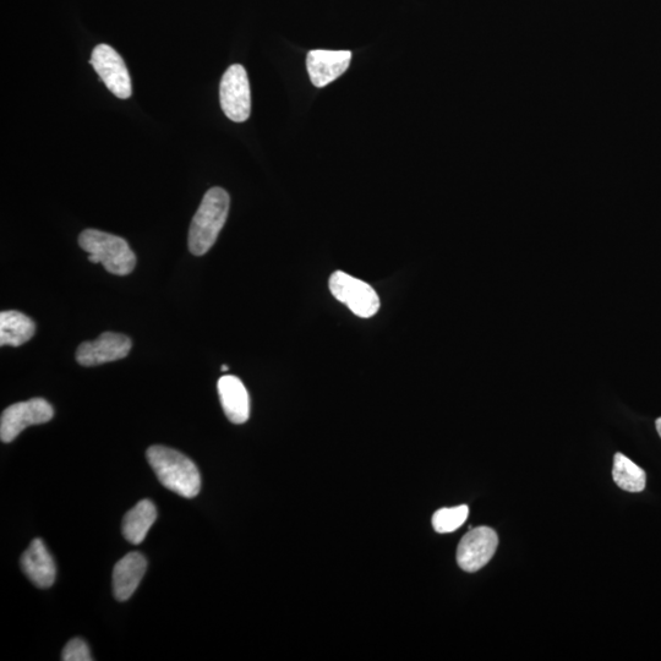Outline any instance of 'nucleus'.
<instances>
[{"instance_id":"1","label":"nucleus","mask_w":661,"mask_h":661,"mask_svg":"<svg viewBox=\"0 0 661 661\" xmlns=\"http://www.w3.org/2000/svg\"><path fill=\"white\" fill-rule=\"evenodd\" d=\"M152 471L160 483L185 499H193L201 490L198 467L183 453L165 446H152L146 452Z\"/></svg>"},{"instance_id":"2","label":"nucleus","mask_w":661,"mask_h":661,"mask_svg":"<svg viewBox=\"0 0 661 661\" xmlns=\"http://www.w3.org/2000/svg\"><path fill=\"white\" fill-rule=\"evenodd\" d=\"M231 198L225 189L212 188L204 196L189 229V250L195 256L207 253L227 221Z\"/></svg>"},{"instance_id":"3","label":"nucleus","mask_w":661,"mask_h":661,"mask_svg":"<svg viewBox=\"0 0 661 661\" xmlns=\"http://www.w3.org/2000/svg\"><path fill=\"white\" fill-rule=\"evenodd\" d=\"M79 245L87 254L97 256L100 264L113 275L127 276L135 269L134 251L130 249L127 240L114 234L86 229L80 234Z\"/></svg>"},{"instance_id":"4","label":"nucleus","mask_w":661,"mask_h":661,"mask_svg":"<svg viewBox=\"0 0 661 661\" xmlns=\"http://www.w3.org/2000/svg\"><path fill=\"white\" fill-rule=\"evenodd\" d=\"M330 291L338 302L347 305L354 315L362 319L373 318L380 309V298L370 284L348 273L336 271L330 278Z\"/></svg>"},{"instance_id":"5","label":"nucleus","mask_w":661,"mask_h":661,"mask_svg":"<svg viewBox=\"0 0 661 661\" xmlns=\"http://www.w3.org/2000/svg\"><path fill=\"white\" fill-rule=\"evenodd\" d=\"M220 101L228 119L234 123L247 122L251 113V91L247 70L243 65H231L223 74Z\"/></svg>"},{"instance_id":"6","label":"nucleus","mask_w":661,"mask_h":661,"mask_svg":"<svg viewBox=\"0 0 661 661\" xmlns=\"http://www.w3.org/2000/svg\"><path fill=\"white\" fill-rule=\"evenodd\" d=\"M52 404L43 398H32L8 407L0 419V439L9 444L32 425L48 423L53 418Z\"/></svg>"},{"instance_id":"7","label":"nucleus","mask_w":661,"mask_h":661,"mask_svg":"<svg viewBox=\"0 0 661 661\" xmlns=\"http://www.w3.org/2000/svg\"><path fill=\"white\" fill-rule=\"evenodd\" d=\"M90 63L114 96L127 100L133 95L129 70L116 49L105 43L98 45L92 51Z\"/></svg>"},{"instance_id":"8","label":"nucleus","mask_w":661,"mask_h":661,"mask_svg":"<svg viewBox=\"0 0 661 661\" xmlns=\"http://www.w3.org/2000/svg\"><path fill=\"white\" fill-rule=\"evenodd\" d=\"M499 546V537L489 527L472 528L457 549V562L463 571L473 573L488 565Z\"/></svg>"},{"instance_id":"9","label":"nucleus","mask_w":661,"mask_h":661,"mask_svg":"<svg viewBox=\"0 0 661 661\" xmlns=\"http://www.w3.org/2000/svg\"><path fill=\"white\" fill-rule=\"evenodd\" d=\"M133 347L128 336L122 333L105 332L95 341L81 343L76 351V360L83 366H97L124 359Z\"/></svg>"},{"instance_id":"10","label":"nucleus","mask_w":661,"mask_h":661,"mask_svg":"<svg viewBox=\"0 0 661 661\" xmlns=\"http://www.w3.org/2000/svg\"><path fill=\"white\" fill-rule=\"evenodd\" d=\"M352 53L349 51H311L307 57V68L311 83L316 87H325L346 73L351 65Z\"/></svg>"},{"instance_id":"11","label":"nucleus","mask_w":661,"mask_h":661,"mask_svg":"<svg viewBox=\"0 0 661 661\" xmlns=\"http://www.w3.org/2000/svg\"><path fill=\"white\" fill-rule=\"evenodd\" d=\"M21 568L38 588H49L56 582V564L41 539L32 540L21 556Z\"/></svg>"},{"instance_id":"12","label":"nucleus","mask_w":661,"mask_h":661,"mask_svg":"<svg viewBox=\"0 0 661 661\" xmlns=\"http://www.w3.org/2000/svg\"><path fill=\"white\" fill-rule=\"evenodd\" d=\"M218 395L229 422L244 424L250 417V398L237 376L226 375L218 380Z\"/></svg>"},{"instance_id":"13","label":"nucleus","mask_w":661,"mask_h":661,"mask_svg":"<svg viewBox=\"0 0 661 661\" xmlns=\"http://www.w3.org/2000/svg\"><path fill=\"white\" fill-rule=\"evenodd\" d=\"M146 568L147 561L140 553H130L117 562L113 571V592L119 602H125L135 593Z\"/></svg>"},{"instance_id":"14","label":"nucleus","mask_w":661,"mask_h":661,"mask_svg":"<svg viewBox=\"0 0 661 661\" xmlns=\"http://www.w3.org/2000/svg\"><path fill=\"white\" fill-rule=\"evenodd\" d=\"M36 325L20 311H2L0 314V344L2 347H20L35 336Z\"/></svg>"},{"instance_id":"15","label":"nucleus","mask_w":661,"mask_h":661,"mask_svg":"<svg viewBox=\"0 0 661 661\" xmlns=\"http://www.w3.org/2000/svg\"><path fill=\"white\" fill-rule=\"evenodd\" d=\"M157 510L154 502L141 500L125 515L123 534L129 543L139 545L144 542L147 533L156 522Z\"/></svg>"},{"instance_id":"16","label":"nucleus","mask_w":661,"mask_h":661,"mask_svg":"<svg viewBox=\"0 0 661 661\" xmlns=\"http://www.w3.org/2000/svg\"><path fill=\"white\" fill-rule=\"evenodd\" d=\"M613 477L616 485L628 493H641L646 489V472L622 453L615 455Z\"/></svg>"},{"instance_id":"17","label":"nucleus","mask_w":661,"mask_h":661,"mask_svg":"<svg viewBox=\"0 0 661 661\" xmlns=\"http://www.w3.org/2000/svg\"><path fill=\"white\" fill-rule=\"evenodd\" d=\"M469 516V508L466 505L441 508L433 516V527L437 533L446 534L461 528Z\"/></svg>"},{"instance_id":"18","label":"nucleus","mask_w":661,"mask_h":661,"mask_svg":"<svg viewBox=\"0 0 661 661\" xmlns=\"http://www.w3.org/2000/svg\"><path fill=\"white\" fill-rule=\"evenodd\" d=\"M62 660L64 661H92L89 646L80 638L71 639V641L64 647L62 653Z\"/></svg>"},{"instance_id":"19","label":"nucleus","mask_w":661,"mask_h":661,"mask_svg":"<svg viewBox=\"0 0 661 661\" xmlns=\"http://www.w3.org/2000/svg\"><path fill=\"white\" fill-rule=\"evenodd\" d=\"M655 425H657V430H658V433H659V435H660V437H661V418H659V419L657 420V422H655Z\"/></svg>"},{"instance_id":"20","label":"nucleus","mask_w":661,"mask_h":661,"mask_svg":"<svg viewBox=\"0 0 661 661\" xmlns=\"http://www.w3.org/2000/svg\"><path fill=\"white\" fill-rule=\"evenodd\" d=\"M227 370H228V366H227V365H223V366H222V371H227Z\"/></svg>"}]
</instances>
